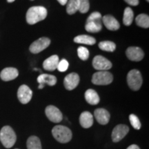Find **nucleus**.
Masks as SVG:
<instances>
[{"label": "nucleus", "mask_w": 149, "mask_h": 149, "mask_svg": "<svg viewBox=\"0 0 149 149\" xmlns=\"http://www.w3.org/2000/svg\"><path fill=\"white\" fill-rule=\"evenodd\" d=\"M47 10L43 6H33L26 13V22L28 24L33 25L37 22L42 21L47 16Z\"/></svg>", "instance_id": "f257e3e1"}, {"label": "nucleus", "mask_w": 149, "mask_h": 149, "mask_svg": "<svg viewBox=\"0 0 149 149\" xmlns=\"http://www.w3.org/2000/svg\"><path fill=\"white\" fill-rule=\"evenodd\" d=\"M16 140V134L10 126H5L1 128L0 130V141L5 148H10L13 146Z\"/></svg>", "instance_id": "f03ea898"}, {"label": "nucleus", "mask_w": 149, "mask_h": 149, "mask_svg": "<svg viewBox=\"0 0 149 149\" xmlns=\"http://www.w3.org/2000/svg\"><path fill=\"white\" fill-rule=\"evenodd\" d=\"M102 29V17L99 12H94L90 15L85 25L86 31L89 33H98Z\"/></svg>", "instance_id": "7ed1b4c3"}, {"label": "nucleus", "mask_w": 149, "mask_h": 149, "mask_svg": "<svg viewBox=\"0 0 149 149\" xmlns=\"http://www.w3.org/2000/svg\"><path fill=\"white\" fill-rule=\"evenodd\" d=\"M52 134L57 141L62 144L69 142L72 139V132L66 126L57 125L52 130Z\"/></svg>", "instance_id": "20e7f679"}, {"label": "nucleus", "mask_w": 149, "mask_h": 149, "mask_svg": "<svg viewBox=\"0 0 149 149\" xmlns=\"http://www.w3.org/2000/svg\"><path fill=\"white\" fill-rule=\"evenodd\" d=\"M127 82L128 86L133 91H138L142 84V77L138 70H131L128 73Z\"/></svg>", "instance_id": "39448f33"}, {"label": "nucleus", "mask_w": 149, "mask_h": 149, "mask_svg": "<svg viewBox=\"0 0 149 149\" xmlns=\"http://www.w3.org/2000/svg\"><path fill=\"white\" fill-rule=\"evenodd\" d=\"M113 80V74L107 70L96 72L92 77V82L95 85H109Z\"/></svg>", "instance_id": "423d86ee"}, {"label": "nucleus", "mask_w": 149, "mask_h": 149, "mask_svg": "<svg viewBox=\"0 0 149 149\" xmlns=\"http://www.w3.org/2000/svg\"><path fill=\"white\" fill-rule=\"evenodd\" d=\"M50 44H51V40L47 37H41L33 42V44L30 46L29 50L32 53L37 54L48 48Z\"/></svg>", "instance_id": "0eeeda50"}, {"label": "nucleus", "mask_w": 149, "mask_h": 149, "mask_svg": "<svg viewBox=\"0 0 149 149\" xmlns=\"http://www.w3.org/2000/svg\"><path fill=\"white\" fill-rule=\"evenodd\" d=\"M93 66L95 69L98 70L99 71H103L111 68L112 63L103 56L97 55L93 60Z\"/></svg>", "instance_id": "6e6552de"}, {"label": "nucleus", "mask_w": 149, "mask_h": 149, "mask_svg": "<svg viewBox=\"0 0 149 149\" xmlns=\"http://www.w3.org/2000/svg\"><path fill=\"white\" fill-rule=\"evenodd\" d=\"M45 113L48 120L53 123L60 122L63 119V115L61 112L55 106H48L46 108Z\"/></svg>", "instance_id": "1a4fd4ad"}, {"label": "nucleus", "mask_w": 149, "mask_h": 149, "mask_svg": "<svg viewBox=\"0 0 149 149\" xmlns=\"http://www.w3.org/2000/svg\"><path fill=\"white\" fill-rule=\"evenodd\" d=\"M129 132V128L124 124H119L115 126L112 132V140L116 143L122 140Z\"/></svg>", "instance_id": "9d476101"}, {"label": "nucleus", "mask_w": 149, "mask_h": 149, "mask_svg": "<svg viewBox=\"0 0 149 149\" xmlns=\"http://www.w3.org/2000/svg\"><path fill=\"white\" fill-rule=\"evenodd\" d=\"M33 92L26 85H22L17 91V97L19 102L23 104H26L32 99Z\"/></svg>", "instance_id": "9b49d317"}, {"label": "nucleus", "mask_w": 149, "mask_h": 149, "mask_svg": "<svg viewBox=\"0 0 149 149\" xmlns=\"http://www.w3.org/2000/svg\"><path fill=\"white\" fill-rule=\"evenodd\" d=\"M79 82V75L75 72L68 74L64 79V85L67 90L72 91L77 86Z\"/></svg>", "instance_id": "f8f14e48"}, {"label": "nucleus", "mask_w": 149, "mask_h": 149, "mask_svg": "<svg viewBox=\"0 0 149 149\" xmlns=\"http://www.w3.org/2000/svg\"><path fill=\"white\" fill-rule=\"evenodd\" d=\"M126 56L130 60L134 61H139L144 58V53L142 50L139 47L132 46L127 48L126 51Z\"/></svg>", "instance_id": "ddd939ff"}, {"label": "nucleus", "mask_w": 149, "mask_h": 149, "mask_svg": "<svg viewBox=\"0 0 149 149\" xmlns=\"http://www.w3.org/2000/svg\"><path fill=\"white\" fill-rule=\"evenodd\" d=\"M19 72L17 69L15 68H12V67H8L6 68L1 70L0 73V77L4 81H8L13 80L18 77Z\"/></svg>", "instance_id": "4468645a"}, {"label": "nucleus", "mask_w": 149, "mask_h": 149, "mask_svg": "<svg viewBox=\"0 0 149 149\" xmlns=\"http://www.w3.org/2000/svg\"><path fill=\"white\" fill-rule=\"evenodd\" d=\"M94 116L102 125H106L109 122L110 120V113L104 109H97L94 112Z\"/></svg>", "instance_id": "2eb2a0df"}, {"label": "nucleus", "mask_w": 149, "mask_h": 149, "mask_svg": "<svg viewBox=\"0 0 149 149\" xmlns=\"http://www.w3.org/2000/svg\"><path fill=\"white\" fill-rule=\"evenodd\" d=\"M102 22L107 29L110 31H115L118 30L120 28V23L115 19L114 17L112 15H105L102 18Z\"/></svg>", "instance_id": "dca6fc26"}, {"label": "nucleus", "mask_w": 149, "mask_h": 149, "mask_svg": "<svg viewBox=\"0 0 149 149\" xmlns=\"http://www.w3.org/2000/svg\"><path fill=\"white\" fill-rule=\"evenodd\" d=\"M58 56L54 55L46 59L43 63V67L44 68L48 71H54L57 69L59 63Z\"/></svg>", "instance_id": "f3484780"}, {"label": "nucleus", "mask_w": 149, "mask_h": 149, "mask_svg": "<svg viewBox=\"0 0 149 149\" xmlns=\"http://www.w3.org/2000/svg\"><path fill=\"white\" fill-rule=\"evenodd\" d=\"M79 124L84 128H88L93 126V117L90 112L84 111L80 115Z\"/></svg>", "instance_id": "a211bd4d"}, {"label": "nucleus", "mask_w": 149, "mask_h": 149, "mask_svg": "<svg viewBox=\"0 0 149 149\" xmlns=\"http://www.w3.org/2000/svg\"><path fill=\"white\" fill-rule=\"evenodd\" d=\"M37 82L40 84H48V86H53L57 83V78L52 74H42L37 77Z\"/></svg>", "instance_id": "6ab92c4d"}, {"label": "nucleus", "mask_w": 149, "mask_h": 149, "mask_svg": "<svg viewBox=\"0 0 149 149\" xmlns=\"http://www.w3.org/2000/svg\"><path fill=\"white\" fill-rule=\"evenodd\" d=\"M85 100L89 104L96 105L100 102V97L97 93L93 89H88L85 92Z\"/></svg>", "instance_id": "aec40b11"}, {"label": "nucleus", "mask_w": 149, "mask_h": 149, "mask_svg": "<svg viewBox=\"0 0 149 149\" xmlns=\"http://www.w3.org/2000/svg\"><path fill=\"white\" fill-rule=\"evenodd\" d=\"M74 42L77 44H83L86 45H93L96 43V40L94 37L86 35H78L74 38Z\"/></svg>", "instance_id": "412c9836"}, {"label": "nucleus", "mask_w": 149, "mask_h": 149, "mask_svg": "<svg viewBox=\"0 0 149 149\" xmlns=\"http://www.w3.org/2000/svg\"><path fill=\"white\" fill-rule=\"evenodd\" d=\"M28 149H42L40 139L36 136H31L27 140Z\"/></svg>", "instance_id": "4be33fe9"}, {"label": "nucleus", "mask_w": 149, "mask_h": 149, "mask_svg": "<svg viewBox=\"0 0 149 149\" xmlns=\"http://www.w3.org/2000/svg\"><path fill=\"white\" fill-rule=\"evenodd\" d=\"M134 13L133 11L129 7L126 8L124 12V17H123V23L126 26H128L133 21Z\"/></svg>", "instance_id": "5701e85b"}, {"label": "nucleus", "mask_w": 149, "mask_h": 149, "mask_svg": "<svg viewBox=\"0 0 149 149\" xmlns=\"http://www.w3.org/2000/svg\"><path fill=\"white\" fill-rule=\"evenodd\" d=\"M136 24L139 27L148 29L149 27V17L146 14H140L135 19Z\"/></svg>", "instance_id": "b1692460"}, {"label": "nucleus", "mask_w": 149, "mask_h": 149, "mask_svg": "<svg viewBox=\"0 0 149 149\" xmlns=\"http://www.w3.org/2000/svg\"><path fill=\"white\" fill-rule=\"evenodd\" d=\"M99 48L104 51L113 52L116 48V45L114 42H111V41H103V42H100Z\"/></svg>", "instance_id": "393cba45"}, {"label": "nucleus", "mask_w": 149, "mask_h": 149, "mask_svg": "<svg viewBox=\"0 0 149 149\" xmlns=\"http://www.w3.org/2000/svg\"><path fill=\"white\" fill-rule=\"evenodd\" d=\"M79 1L78 0H69L67 2L66 11L69 15H73L79 10Z\"/></svg>", "instance_id": "a878e982"}, {"label": "nucleus", "mask_w": 149, "mask_h": 149, "mask_svg": "<svg viewBox=\"0 0 149 149\" xmlns=\"http://www.w3.org/2000/svg\"><path fill=\"white\" fill-rule=\"evenodd\" d=\"M79 1V11L81 13H86L90 8L89 0H78Z\"/></svg>", "instance_id": "bb28decb"}, {"label": "nucleus", "mask_w": 149, "mask_h": 149, "mask_svg": "<svg viewBox=\"0 0 149 149\" xmlns=\"http://www.w3.org/2000/svg\"><path fill=\"white\" fill-rule=\"evenodd\" d=\"M77 55L81 60L86 61L88 59L89 57V51L86 48L80 46L77 48Z\"/></svg>", "instance_id": "cd10ccee"}, {"label": "nucleus", "mask_w": 149, "mask_h": 149, "mask_svg": "<svg viewBox=\"0 0 149 149\" xmlns=\"http://www.w3.org/2000/svg\"><path fill=\"white\" fill-rule=\"evenodd\" d=\"M129 120L133 127L136 130H139L141 128V122L139 118L135 115L131 114L129 115Z\"/></svg>", "instance_id": "c85d7f7f"}, {"label": "nucleus", "mask_w": 149, "mask_h": 149, "mask_svg": "<svg viewBox=\"0 0 149 149\" xmlns=\"http://www.w3.org/2000/svg\"><path fill=\"white\" fill-rule=\"evenodd\" d=\"M68 66H69V64H68V61L66 59H63L62 60L59 61L57 69H58L59 72H65L68 69Z\"/></svg>", "instance_id": "c756f323"}, {"label": "nucleus", "mask_w": 149, "mask_h": 149, "mask_svg": "<svg viewBox=\"0 0 149 149\" xmlns=\"http://www.w3.org/2000/svg\"><path fill=\"white\" fill-rule=\"evenodd\" d=\"M124 1L129 5L133 6H135L139 4V0H124Z\"/></svg>", "instance_id": "7c9ffc66"}, {"label": "nucleus", "mask_w": 149, "mask_h": 149, "mask_svg": "<svg viewBox=\"0 0 149 149\" xmlns=\"http://www.w3.org/2000/svg\"><path fill=\"white\" fill-rule=\"evenodd\" d=\"M126 149H140V148H139V147L137 146V145L132 144L130 145V146H128Z\"/></svg>", "instance_id": "2f4dec72"}, {"label": "nucleus", "mask_w": 149, "mask_h": 149, "mask_svg": "<svg viewBox=\"0 0 149 149\" xmlns=\"http://www.w3.org/2000/svg\"><path fill=\"white\" fill-rule=\"evenodd\" d=\"M57 1H58L59 3L62 6L66 4L67 2H68V0H57Z\"/></svg>", "instance_id": "473e14b6"}, {"label": "nucleus", "mask_w": 149, "mask_h": 149, "mask_svg": "<svg viewBox=\"0 0 149 149\" xmlns=\"http://www.w3.org/2000/svg\"><path fill=\"white\" fill-rule=\"evenodd\" d=\"M44 84H40V85H39L38 88H39V89H42L43 88H44Z\"/></svg>", "instance_id": "72a5a7b5"}, {"label": "nucleus", "mask_w": 149, "mask_h": 149, "mask_svg": "<svg viewBox=\"0 0 149 149\" xmlns=\"http://www.w3.org/2000/svg\"><path fill=\"white\" fill-rule=\"evenodd\" d=\"M14 1H15V0H7V1H8V3H12Z\"/></svg>", "instance_id": "f704fd0d"}, {"label": "nucleus", "mask_w": 149, "mask_h": 149, "mask_svg": "<svg viewBox=\"0 0 149 149\" xmlns=\"http://www.w3.org/2000/svg\"><path fill=\"white\" fill-rule=\"evenodd\" d=\"M146 1H149V0H146Z\"/></svg>", "instance_id": "c9c22d12"}, {"label": "nucleus", "mask_w": 149, "mask_h": 149, "mask_svg": "<svg viewBox=\"0 0 149 149\" xmlns=\"http://www.w3.org/2000/svg\"><path fill=\"white\" fill-rule=\"evenodd\" d=\"M16 149H17V148H16Z\"/></svg>", "instance_id": "e433bc0d"}]
</instances>
